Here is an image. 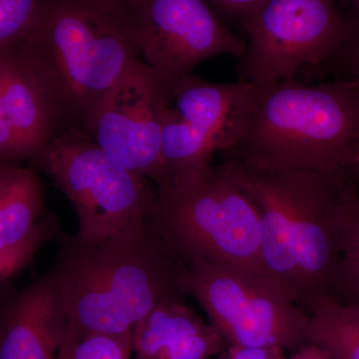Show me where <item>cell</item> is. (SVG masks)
I'll use <instances>...</instances> for the list:
<instances>
[{
    "label": "cell",
    "instance_id": "1",
    "mask_svg": "<svg viewBox=\"0 0 359 359\" xmlns=\"http://www.w3.org/2000/svg\"><path fill=\"white\" fill-rule=\"evenodd\" d=\"M224 163L257 212L264 269L308 313L332 290L359 203L358 175L351 167L313 171Z\"/></svg>",
    "mask_w": 359,
    "mask_h": 359
},
{
    "label": "cell",
    "instance_id": "2",
    "mask_svg": "<svg viewBox=\"0 0 359 359\" xmlns=\"http://www.w3.org/2000/svg\"><path fill=\"white\" fill-rule=\"evenodd\" d=\"M181 264L148 221L132 224L97 244L60 233L49 273L67 318L65 344L91 334H120L170 295Z\"/></svg>",
    "mask_w": 359,
    "mask_h": 359
},
{
    "label": "cell",
    "instance_id": "3",
    "mask_svg": "<svg viewBox=\"0 0 359 359\" xmlns=\"http://www.w3.org/2000/svg\"><path fill=\"white\" fill-rule=\"evenodd\" d=\"M359 151V80L294 79L256 86L238 118L224 160L273 169L334 171Z\"/></svg>",
    "mask_w": 359,
    "mask_h": 359
},
{
    "label": "cell",
    "instance_id": "4",
    "mask_svg": "<svg viewBox=\"0 0 359 359\" xmlns=\"http://www.w3.org/2000/svg\"><path fill=\"white\" fill-rule=\"evenodd\" d=\"M15 46L60 132L78 127L139 58L127 18L73 0H46L37 25Z\"/></svg>",
    "mask_w": 359,
    "mask_h": 359
},
{
    "label": "cell",
    "instance_id": "5",
    "mask_svg": "<svg viewBox=\"0 0 359 359\" xmlns=\"http://www.w3.org/2000/svg\"><path fill=\"white\" fill-rule=\"evenodd\" d=\"M148 222L180 264L205 261L266 273L257 212L224 163L156 189Z\"/></svg>",
    "mask_w": 359,
    "mask_h": 359
},
{
    "label": "cell",
    "instance_id": "6",
    "mask_svg": "<svg viewBox=\"0 0 359 359\" xmlns=\"http://www.w3.org/2000/svg\"><path fill=\"white\" fill-rule=\"evenodd\" d=\"M177 283L199 302L228 346H280L290 353L306 344L309 313L269 273L194 261L181 264Z\"/></svg>",
    "mask_w": 359,
    "mask_h": 359
},
{
    "label": "cell",
    "instance_id": "7",
    "mask_svg": "<svg viewBox=\"0 0 359 359\" xmlns=\"http://www.w3.org/2000/svg\"><path fill=\"white\" fill-rule=\"evenodd\" d=\"M72 205L84 244H97L148 221L156 187L99 147L80 127L59 132L34 159Z\"/></svg>",
    "mask_w": 359,
    "mask_h": 359
},
{
    "label": "cell",
    "instance_id": "8",
    "mask_svg": "<svg viewBox=\"0 0 359 359\" xmlns=\"http://www.w3.org/2000/svg\"><path fill=\"white\" fill-rule=\"evenodd\" d=\"M242 27L238 80L264 86L304 71L318 77L342 43L346 14L339 0H266Z\"/></svg>",
    "mask_w": 359,
    "mask_h": 359
},
{
    "label": "cell",
    "instance_id": "9",
    "mask_svg": "<svg viewBox=\"0 0 359 359\" xmlns=\"http://www.w3.org/2000/svg\"><path fill=\"white\" fill-rule=\"evenodd\" d=\"M126 18L139 58L154 71L163 89L207 59L245 53V40L207 0H130Z\"/></svg>",
    "mask_w": 359,
    "mask_h": 359
},
{
    "label": "cell",
    "instance_id": "10",
    "mask_svg": "<svg viewBox=\"0 0 359 359\" xmlns=\"http://www.w3.org/2000/svg\"><path fill=\"white\" fill-rule=\"evenodd\" d=\"M252 89L242 80L212 83L193 73L163 89L159 113L170 185L204 173L215 153L229 147Z\"/></svg>",
    "mask_w": 359,
    "mask_h": 359
},
{
    "label": "cell",
    "instance_id": "11",
    "mask_svg": "<svg viewBox=\"0 0 359 359\" xmlns=\"http://www.w3.org/2000/svg\"><path fill=\"white\" fill-rule=\"evenodd\" d=\"M159 78L136 59L102 98L83 116L80 128L123 167L152 182L171 184L164 152Z\"/></svg>",
    "mask_w": 359,
    "mask_h": 359
},
{
    "label": "cell",
    "instance_id": "12",
    "mask_svg": "<svg viewBox=\"0 0 359 359\" xmlns=\"http://www.w3.org/2000/svg\"><path fill=\"white\" fill-rule=\"evenodd\" d=\"M67 318L49 271L22 289L0 290V359H56Z\"/></svg>",
    "mask_w": 359,
    "mask_h": 359
},
{
    "label": "cell",
    "instance_id": "13",
    "mask_svg": "<svg viewBox=\"0 0 359 359\" xmlns=\"http://www.w3.org/2000/svg\"><path fill=\"white\" fill-rule=\"evenodd\" d=\"M228 346L188 306L183 292L161 301L133 328L137 359H214Z\"/></svg>",
    "mask_w": 359,
    "mask_h": 359
},
{
    "label": "cell",
    "instance_id": "14",
    "mask_svg": "<svg viewBox=\"0 0 359 359\" xmlns=\"http://www.w3.org/2000/svg\"><path fill=\"white\" fill-rule=\"evenodd\" d=\"M0 88L21 158L34 160L60 128L15 43L0 46Z\"/></svg>",
    "mask_w": 359,
    "mask_h": 359
},
{
    "label": "cell",
    "instance_id": "15",
    "mask_svg": "<svg viewBox=\"0 0 359 359\" xmlns=\"http://www.w3.org/2000/svg\"><path fill=\"white\" fill-rule=\"evenodd\" d=\"M44 214V192L36 170L0 163V250L20 244Z\"/></svg>",
    "mask_w": 359,
    "mask_h": 359
},
{
    "label": "cell",
    "instance_id": "16",
    "mask_svg": "<svg viewBox=\"0 0 359 359\" xmlns=\"http://www.w3.org/2000/svg\"><path fill=\"white\" fill-rule=\"evenodd\" d=\"M304 339L327 351L332 359H359V306L330 295L314 299Z\"/></svg>",
    "mask_w": 359,
    "mask_h": 359
},
{
    "label": "cell",
    "instance_id": "17",
    "mask_svg": "<svg viewBox=\"0 0 359 359\" xmlns=\"http://www.w3.org/2000/svg\"><path fill=\"white\" fill-rule=\"evenodd\" d=\"M60 235L55 217L44 216L20 244L0 250V287L32 263L46 243Z\"/></svg>",
    "mask_w": 359,
    "mask_h": 359
},
{
    "label": "cell",
    "instance_id": "18",
    "mask_svg": "<svg viewBox=\"0 0 359 359\" xmlns=\"http://www.w3.org/2000/svg\"><path fill=\"white\" fill-rule=\"evenodd\" d=\"M330 297L359 306V203L349 224Z\"/></svg>",
    "mask_w": 359,
    "mask_h": 359
},
{
    "label": "cell",
    "instance_id": "19",
    "mask_svg": "<svg viewBox=\"0 0 359 359\" xmlns=\"http://www.w3.org/2000/svg\"><path fill=\"white\" fill-rule=\"evenodd\" d=\"M133 330L120 334H91L61 346L56 359H129Z\"/></svg>",
    "mask_w": 359,
    "mask_h": 359
},
{
    "label": "cell",
    "instance_id": "20",
    "mask_svg": "<svg viewBox=\"0 0 359 359\" xmlns=\"http://www.w3.org/2000/svg\"><path fill=\"white\" fill-rule=\"evenodd\" d=\"M46 0H0V46L26 39L39 22Z\"/></svg>",
    "mask_w": 359,
    "mask_h": 359
},
{
    "label": "cell",
    "instance_id": "21",
    "mask_svg": "<svg viewBox=\"0 0 359 359\" xmlns=\"http://www.w3.org/2000/svg\"><path fill=\"white\" fill-rule=\"evenodd\" d=\"M359 80V9L346 14V30L339 50L321 68L318 78Z\"/></svg>",
    "mask_w": 359,
    "mask_h": 359
},
{
    "label": "cell",
    "instance_id": "22",
    "mask_svg": "<svg viewBox=\"0 0 359 359\" xmlns=\"http://www.w3.org/2000/svg\"><path fill=\"white\" fill-rule=\"evenodd\" d=\"M219 20L243 26L266 0H207Z\"/></svg>",
    "mask_w": 359,
    "mask_h": 359
},
{
    "label": "cell",
    "instance_id": "23",
    "mask_svg": "<svg viewBox=\"0 0 359 359\" xmlns=\"http://www.w3.org/2000/svg\"><path fill=\"white\" fill-rule=\"evenodd\" d=\"M22 160L13 127L7 117L6 106L0 88V163Z\"/></svg>",
    "mask_w": 359,
    "mask_h": 359
},
{
    "label": "cell",
    "instance_id": "24",
    "mask_svg": "<svg viewBox=\"0 0 359 359\" xmlns=\"http://www.w3.org/2000/svg\"><path fill=\"white\" fill-rule=\"evenodd\" d=\"M285 353L280 346H229L214 359H287Z\"/></svg>",
    "mask_w": 359,
    "mask_h": 359
},
{
    "label": "cell",
    "instance_id": "25",
    "mask_svg": "<svg viewBox=\"0 0 359 359\" xmlns=\"http://www.w3.org/2000/svg\"><path fill=\"white\" fill-rule=\"evenodd\" d=\"M73 1L95 7L99 11L113 14V15L126 18L130 0H73Z\"/></svg>",
    "mask_w": 359,
    "mask_h": 359
},
{
    "label": "cell",
    "instance_id": "26",
    "mask_svg": "<svg viewBox=\"0 0 359 359\" xmlns=\"http://www.w3.org/2000/svg\"><path fill=\"white\" fill-rule=\"evenodd\" d=\"M287 359H332V358L320 347L306 344L294 353H290Z\"/></svg>",
    "mask_w": 359,
    "mask_h": 359
},
{
    "label": "cell",
    "instance_id": "27",
    "mask_svg": "<svg viewBox=\"0 0 359 359\" xmlns=\"http://www.w3.org/2000/svg\"><path fill=\"white\" fill-rule=\"evenodd\" d=\"M339 1L344 2L346 6H348L349 11L359 9V0H339Z\"/></svg>",
    "mask_w": 359,
    "mask_h": 359
},
{
    "label": "cell",
    "instance_id": "28",
    "mask_svg": "<svg viewBox=\"0 0 359 359\" xmlns=\"http://www.w3.org/2000/svg\"><path fill=\"white\" fill-rule=\"evenodd\" d=\"M351 167L353 168V171L358 175L359 179V151L356 153L355 157L353 158Z\"/></svg>",
    "mask_w": 359,
    "mask_h": 359
}]
</instances>
